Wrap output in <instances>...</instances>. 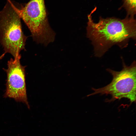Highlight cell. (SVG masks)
I'll return each mask as SVG.
<instances>
[{
	"label": "cell",
	"mask_w": 136,
	"mask_h": 136,
	"mask_svg": "<svg viewBox=\"0 0 136 136\" xmlns=\"http://www.w3.org/2000/svg\"><path fill=\"white\" fill-rule=\"evenodd\" d=\"M92 11L88 16L87 36L91 41L96 56H102L112 46L126 47L129 40L136 39V20L127 16L124 19L100 17L95 23L92 19Z\"/></svg>",
	"instance_id": "1"
},
{
	"label": "cell",
	"mask_w": 136,
	"mask_h": 136,
	"mask_svg": "<svg viewBox=\"0 0 136 136\" xmlns=\"http://www.w3.org/2000/svg\"><path fill=\"white\" fill-rule=\"evenodd\" d=\"M17 8L10 0H7L0 11V42L4 53L11 54L14 58L25 50L27 38L23 31Z\"/></svg>",
	"instance_id": "2"
},
{
	"label": "cell",
	"mask_w": 136,
	"mask_h": 136,
	"mask_svg": "<svg viewBox=\"0 0 136 136\" xmlns=\"http://www.w3.org/2000/svg\"><path fill=\"white\" fill-rule=\"evenodd\" d=\"M17 9L34 41L45 45L54 41L55 34L48 22L44 0H30L24 6Z\"/></svg>",
	"instance_id": "3"
},
{
	"label": "cell",
	"mask_w": 136,
	"mask_h": 136,
	"mask_svg": "<svg viewBox=\"0 0 136 136\" xmlns=\"http://www.w3.org/2000/svg\"><path fill=\"white\" fill-rule=\"evenodd\" d=\"M123 69L120 71L110 69L107 71L112 75L111 82L107 86L98 89L92 88L94 92L87 96L97 94H110L111 98L106 101L111 102L123 98L129 100L130 104L136 101V62L133 61L129 66L126 65L122 60Z\"/></svg>",
	"instance_id": "4"
},
{
	"label": "cell",
	"mask_w": 136,
	"mask_h": 136,
	"mask_svg": "<svg viewBox=\"0 0 136 136\" xmlns=\"http://www.w3.org/2000/svg\"><path fill=\"white\" fill-rule=\"evenodd\" d=\"M20 54L15 58H11L7 62L8 67L4 69L7 76L6 89L4 97L14 99L17 102L30 107L28 101L25 83L26 66L20 63Z\"/></svg>",
	"instance_id": "5"
},
{
	"label": "cell",
	"mask_w": 136,
	"mask_h": 136,
	"mask_svg": "<svg viewBox=\"0 0 136 136\" xmlns=\"http://www.w3.org/2000/svg\"><path fill=\"white\" fill-rule=\"evenodd\" d=\"M122 7L125 9L127 16L134 17L136 14V0H123Z\"/></svg>",
	"instance_id": "6"
},
{
	"label": "cell",
	"mask_w": 136,
	"mask_h": 136,
	"mask_svg": "<svg viewBox=\"0 0 136 136\" xmlns=\"http://www.w3.org/2000/svg\"><path fill=\"white\" fill-rule=\"evenodd\" d=\"M5 53H3L2 55L0 56V60L2 59L4 57Z\"/></svg>",
	"instance_id": "7"
}]
</instances>
